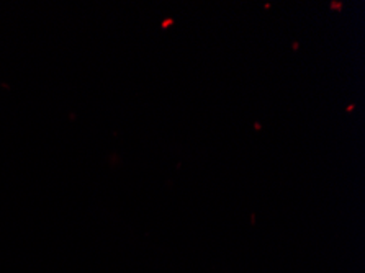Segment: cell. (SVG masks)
I'll list each match as a JSON object with an SVG mask.
<instances>
[{
    "instance_id": "cell-1",
    "label": "cell",
    "mask_w": 365,
    "mask_h": 273,
    "mask_svg": "<svg viewBox=\"0 0 365 273\" xmlns=\"http://www.w3.org/2000/svg\"><path fill=\"white\" fill-rule=\"evenodd\" d=\"M173 25H174V19H165V20L163 21V24H161V26L164 28V30H165V28L173 26Z\"/></svg>"
},
{
    "instance_id": "cell-3",
    "label": "cell",
    "mask_w": 365,
    "mask_h": 273,
    "mask_svg": "<svg viewBox=\"0 0 365 273\" xmlns=\"http://www.w3.org/2000/svg\"><path fill=\"white\" fill-rule=\"evenodd\" d=\"M354 108H356V105H349V107H347V111H352Z\"/></svg>"
},
{
    "instance_id": "cell-4",
    "label": "cell",
    "mask_w": 365,
    "mask_h": 273,
    "mask_svg": "<svg viewBox=\"0 0 365 273\" xmlns=\"http://www.w3.org/2000/svg\"><path fill=\"white\" fill-rule=\"evenodd\" d=\"M254 128H256V130H262V126H261V125H259V123H256V125H254Z\"/></svg>"
},
{
    "instance_id": "cell-2",
    "label": "cell",
    "mask_w": 365,
    "mask_h": 273,
    "mask_svg": "<svg viewBox=\"0 0 365 273\" xmlns=\"http://www.w3.org/2000/svg\"><path fill=\"white\" fill-rule=\"evenodd\" d=\"M331 9H333V10H342V4L341 2H333V4H331Z\"/></svg>"
}]
</instances>
